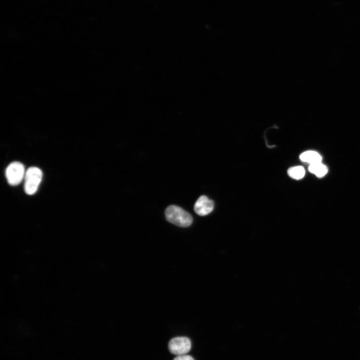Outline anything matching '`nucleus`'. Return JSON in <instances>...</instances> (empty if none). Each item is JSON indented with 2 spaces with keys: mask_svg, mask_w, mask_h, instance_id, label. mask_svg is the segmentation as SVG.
<instances>
[{
  "mask_svg": "<svg viewBox=\"0 0 360 360\" xmlns=\"http://www.w3.org/2000/svg\"><path fill=\"white\" fill-rule=\"evenodd\" d=\"M165 216L168 222L180 227H188L193 222V218L188 212L175 205L166 209Z\"/></svg>",
  "mask_w": 360,
  "mask_h": 360,
  "instance_id": "1",
  "label": "nucleus"
},
{
  "mask_svg": "<svg viewBox=\"0 0 360 360\" xmlns=\"http://www.w3.org/2000/svg\"><path fill=\"white\" fill-rule=\"evenodd\" d=\"M43 178V172L39 168L32 167L26 172L24 190L28 195H33L37 191Z\"/></svg>",
  "mask_w": 360,
  "mask_h": 360,
  "instance_id": "2",
  "label": "nucleus"
},
{
  "mask_svg": "<svg viewBox=\"0 0 360 360\" xmlns=\"http://www.w3.org/2000/svg\"><path fill=\"white\" fill-rule=\"evenodd\" d=\"M25 167L19 162L11 163L6 170V177L8 183L13 186L19 185L24 179L26 174Z\"/></svg>",
  "mask_w": 360,
  "mask_h": 360,
  "instance_id": "3",
  "label": "nucleus"
},
{
  "mask_svg": "<svg viewBox=\"0 0 360 360\" xmlns=\"http://www.w3.org/2000/svg\"><path fill=\"white\" fill-rule=\"evenodd\" d=\"M168 347L172 354L177 356L184 355L191 350V342L187 337H176L170 340Z\"/></svg>",
  "mask_w": 360,
  "mask_h": 360,
  "instance_id": "4",
  "label": "nucleus"
},
{
  "mask_svg": "<svg viewBox=\"0 0 360 360\" xmlns=\"http://www.w3.org/2000/svg\"><path fill=\"white\" fill-rule=\"evenodd\" d=\"M214 207L212 200L205 196H202L197 200L194 205V211L198 215L205 216L212 212Z\"/></svg>",
  "mask_w": 360,
  "mask_h": 360,
  "instance_id": "5",
  "label": "nucleus"
},
{
  "mask_svg": "<svg viewBox=\"0 0 360 360\" xmlns=\"http://www.w3.org/2000/svg\"><path fill=\"white\" fill-rule=\"evenodd\" d=\"M300 158L302 161L310 165L321 163L322 158L319 153L313 151H308L302 153Z\"/></svg>",
  "mask_w": 360,
  "mask_h": 360,
  "instance_id": "6",
  "label": "nucleus"
},
{
  "mask_svg": "<svg viewBox=\"0 0 360 360\" xmlns=\"http://www.w3.org/2000/svg\"><path fill=\"white\" fill-rule=\"evenodd\" d=\"M309 171L318 178L325 176L328 173V168L321 163L310 165Z\"/></svg>",
  "mask_w": 360,
  "mask_h": 360,
  "instance_id": "7",
  "label": "nucleus"
},
{
  "mask_svg": "<svg viewBox=\"0 0 360 360\" xmlns=\"http://www.w3.org/2000/svg\"><path fill=\"white\" fill-rule=\"evenodd\" d=\"M289 176L295 180H301L305 175V170L302 166H296L290 168L288 171Z\"/></svg>",
  "mask_w": 360,
  "mask_h": 360,
  "instance_id": "8",
  "label": "nucleus"
},
{
  "mask_svg": "<svg viewBox=\"0 0 360 360\" xmlns=\"http://www.w3.org/2000/svg\"><path fill=\"white\" fill-rule=\"evenodd\" d=\"M174 360H195L191 356L186 355L178 356Z\"/></svg>",
  "mask_w": 360,
  "mask_h": 360,
  "instance_id": "9",
  "label": "nucleus"
}]
</instances>
